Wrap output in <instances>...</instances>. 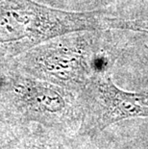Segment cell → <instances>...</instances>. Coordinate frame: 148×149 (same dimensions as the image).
I'll list each match as a JSON object with an SVG mask.
<instances>
[{"label": "cell", "instance_id": "5b68a950", "mask_svg": "<svg viewBox=\"0 0 148 149\" xmlns=\"http://www.w3.org/2000/svg\"><path fill=\"white\" fill-rule=\"evenodd\" d=\"M7 127H8V126L6 125L5 121H4V120H3L1 115H0V131H3V130H5Z\"/></svg>", "mask_w": 148, "mask_h": 149}, {"label": "cell", "instance_id": "3957f363", "mask_svg": "<svg viewBox=\"0 0 148 149\" xmlns=\"http://www.w3.org/2000/svg\"><path fill=\"white\" fill-rule=\"evenodd\" d=\"M67 90L0 65V115L8 127H29L32 122L60 124L72 119L73 97Z\"/></svg>", "mask_w": 148, "mask_h": 149}, {"label": "cell", "instance_id": "6da1fadb", "mask_svg": "<svg viewBox=\"0 0 148 149\" xmlns=\"http://www.w3.org/2000/svg\"><path fill=\"white\" fill-rule=\"evenodd\" d=\"M110 29L148 32V24L105 11L69 12L33 0H0V64L60 36Z\"/></svg>", "mask_w": 148, "mask_h": 149}, {"label": "cell", "instance_id": "277c9868", "mask_svg": "<svg viewBox=\"0 0 148 149\" xmlns=\"http://www.w3.org/2000/svg\"><path fill=\"white\" fill-rule=\"evenodd\" d=\"M88 87L93 101L94 121L99 128L129 117L148 116V94L120 90L110 72L95 74Z\"/></svg>", "mask_w": 148, "mask_h": 149}, {"label": "cell", "instance_id": "7a4b0ae2", "mask_svg": "<svg viewBox=\"0 0 148 149\" xmlns=\"http://www.w3.org/2000/svg\"><path fill=\"white\" fill-rule=\"evenodd\" d=\"M102 38V31L67 34L35 46L6 65L67 90L83 88L95 75V60L105 48Z\"/></svg>", "mask_w": 148, "mask_h": 149}]
</instances>
